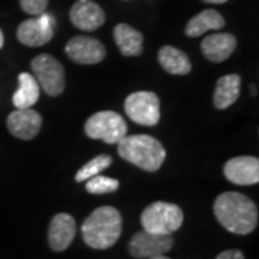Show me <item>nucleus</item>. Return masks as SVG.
I'll return each mask as SVG.
<instances>
[{
	"label": "nucleus",
	"mask_w": 259,
	"mask_h": 259,
	"mask_svg": "<svg viewBox=\"0 0 259 259\" xmlns=\"http://www.w3.org/2000/svg\"><path fill=\"white\" fill-rule=\"evenodd\" d=\"M213 213L223 228L235 235H248L255 231L259 213L248 196L238 192L219 194L213 203Z\"/></svg>",
	"instance_id": "1"
},
{
	"label": "nucleus",
	"mask_w": 259,
	"mask_h": 259,
	"mask_svg": "<svg viewBox=\"0 0 259 259\" xmlns=\"http://www.w3.org/2000/svg\"><path fill=\"white\" fill-rule=\"evenodd\" d=\"M81 232L90 248L108 249L120 239L122 232L121 213L111 206H101L85 219Z\"/></svg>",
	"instance_id": "2"
},
{
	"label": "nucleus",
	"mask_w": 259,
	"mask_h": 259,
	"mask_svg": "<svg viewBox=\"0 0 259 259\" xmlns=\"http://www.w3.org/2000/svg\"><path fill=\"white\" fill-rule=\"evenodd\" d=\"M118 156L146 171H157L166 160L163 144L151 136H125L118 143Z\"/></svg>",
	"instance_id": "3"
},
{
	"label": "nucleus",
	"mask_w": 259,
	"mask_h": 259,
	"mask_svg": "<svg viewBox=\"0 0 259 259\" xmlns=\"http://www.w3.org/2000/svg\"><path fill=\"white\" fill-rule=\"evenodd\" d=\"M183 210L173 203L154 202L141 213L143 231L157 235H173L183 225Z\"/></svg>",
	"instance_id": "4"
},
{
	"label": "nucleus",
	"mask_w": 259,
	"mask_h": 259,
	"mask_svg": "<svg viewBox=\"0 0 259 259\" xmlns=\"http://www.w3.org/2000/svg\"><path fill=\"white\" fill-rule=\"evenodd\" d=\"M127 122L114 111H100L85 122V134L93 140H102L107 144H117L127 136Z\"/></svg>",
	"instance_id": "5"
},
{
	"label": "nucleus",
	"mask_w": 259,
	"mask_h": 259,
	"mask_svg": "<svg viewBox=\"0 0 259 259\" xmlns=\"http://www.w3.org/2000/svg\"><path fill=\"white\" fill-rule=\"evenodd\" d=\"M33 76L39 87L51 97H58L65 90V69L52 55L42 54L32 61Z\"/></svg>",
	"instance_id": "6"
},
{
	"label": "nucleus",
	"mask_w": 259,
	"mask_h": 259,
	"mask_svg": "<svg viewBox=\"0 0 259 259\" xmlns=\"http://www.w3.org/2000/svg\"><path fill=\"white\" fill-rule=\"evenodd\" d=\"M124 108L130 120L140 125L153 127L160 121V100L151 91H140L128 95Z\"/></svg>",
	"instance_id": "7"
},
{
	"label": "nucleus",
	"mask_w": 259,
	"mask_h": 259,
	"mask_svg": "<svg viewBox=\"0 0 259 259\" xmlns=\"http://www.w3.org/2000/svg\"><path fill=\"white\" fill-rule=\"evenodd\" d=\"M171 235H157L150 232H137L130 241L128 250L134 258H153L157 255H164L173 248Z\"/></svg>",
	"instance_id": "8"
},
{
	"label": "nucleus",
	"mask_w": 259,
	"mask_h": 259,
	"mask_svg": "<svg viewBox=\"0 0 259 259\" xmlns=\"http://www.w3.org/2000/svg\"><path fill=\"white\" fill-rule=\"evenodd\" d=\"M19 42L30 48L47 45L54 37V20L48 15L23 20L16 32Z\"/></svg>",
	"instance_id": "9"
},
{
	"label": "nucleus",
	"mask_w": 259,
	"mask_h": 259,
	"mask_svg": "<svg viewBox=\"0 0 259 259\" xmlns=\"http://www.w3.org/2000/svg\"><path fill=\"white\" fill-rule=\"evenodd\" d=\"M65 52L69 59L81 65L100 64L105 58V48L95 37L75 36L72 37L66 47Z\"/></svg>",
	"instance_id": "10"
},
{
	"label": "nucleus",
	"mask_w": 259,
	"mask_h": 259,
	"mask_svg": "<svg viewBox=\"0 0 259 259\" xmlns=\"http://www.w3.org/2000/svg\"><path fill=\"white\" fill-rule=\"evenodd\" d=\"M223 173L233 185H256L259 182V160L252 156L233 157L225 164Z\"/></svg>",
	"instance_id": "11"
},
{
	"label": "nucleus",
	"mask_w": 259,
	"mask_h": 259,
	"mask_svg": "<svg viewBox=\"0 0 259 259\" xmlns=\"http://www.w3.org/2000/svg\"><path fill=\"white\" fill-rule=\"evenodd\" d=\"M6 124L12 136L20 140H32L40 131L42 117L32 108H22L10 112Z\"/></svg>",
	"instance_id": "12"
},
{
	"label": "nucleus",
	"mask_w": 259,
	"mask_h": 259,
	"mask_svg": "<svg viewBox=\"0 0 259 259\" xmlns=\"http://www.w3.org/2000/svg\"><path fill=\"white\" fill-rule=\"evenodd\" d=\"M76 233L75 219L68 213H58L52 218L48 231V242L51 249L62 252L72 243Z\"/></svg>",
	"instance_id": "13"
},
{
	"label": "nucleus",
	"mask_w": 259,
	"mask_h": 259,
	"mask_svg": "<svg viewBox=\"0 0 259 259\" xmlns=\"http://www.w3.org/2000/svg\"><path fill=\"white\" fill-rule=\"evenodd\" d=\"M69 19L75 28L93 32L104 25L105 15L101 6H98L93 0H78L69 12Z\"/></svg>",
	"instance_id": "14"
},
{
	"label": "nucleus",
	"mask_w": 259,
	"mask_h": 259,
	"mask_svg": "<svg viewBox=\"0 0 259 259\" xmlns=\"http://www.w3.org/2000/svg\"><path fill=\"white\" fill-rule=\"evenodd\" d=\"M202 52L212 62H223L236 49V37L231 33H213L202 40Z\"/></svg>",
	"instance_id": "15"
},
{
	"label": "nucleus",
	"mask_w": 259,
	"mask_h": 259,
	"mask_svg": "<svg viewBox=\"0 0 259 259\" xmlns=\"http://www.w3.org/2000/svg\"><path fill=\"white\" fill-rule=\"evenodd\" d=\"M242 79L239 75L231 74L219 78L216 82L214 94H213V104L218 110H226L232 104L238 101L241 93Z\"/></svg>",
	"instance_id": "16"
},
{
	"label": "nucleus",
	"mask_w": 259,
	"mask_h": 259,
	"mask_svg": "<svg viewBox=\"0 0 259 259\" xmlns=\"http://www.w3.org/2000/svg\"><path fill=\"white\" fill-rule=\"evenodd\" d=\"M114 39L124 56H139L143 54L144 37L137 29L127 23H120L114 29Z\"/></svg>",
	"instance_id": "17"
},
{
	"label": "nucleus",
	"mask_w": 259,
	"mask_h": 259,
	"mask_svg": "<svg viewBox=\"0 0 259 259\" xmlns=\"http://www.w3.org/2000/svg\"><path fill=\"white\" fill-rule=\"evenodd\" d=\"M225 26L223 16L213 9H206L200 12L189 20L186 25V35L190 37L202 36L207 30H219Z\"/></svg>",
	"instance_id": "18"
},
{
	"label": "nucleus",
	"mask_w": 259,
	"mask_h": 259,
	"mask_svg": "<svg viewBox=\"0 0 259 259\" xmlns=\"http://www.w3.org/2000/svg\"><path fill=\"white\" fill-rule=\"evenodd\" d=\"M39 94H40V87L35 79V76L28 72H22L19 74V87L16 93L13 94L12 101L16 110L32 108L39 100Z\"/></svg>",
	"instance_id": "19"
},
{
	"label": "nucleus",
	"mask_w": 259,
	"mask_h": 259,
	"mask_svg": "<svg viewBox=\"0 0 259 259\" xmlns=\"http://www.w3.org/2000/svg\"><path fill=\"white\" fill-rule=\"evenodd\" d=\"M158 62L168 74L186 75L192 71V64H190L189 56L177 48H161L158 51Z\"/></svg>",
	"instance_id": "20"
},
{
	"label": "nucleus",
	"mask_w": 259,
	"mask_h": 259,
	"mask_svg": "<svg viewBox=\"0 0 259 259\" xmlns=\"http://www.w3.org/2000/svg\"><path fill=\"white\" fill-rule=\"evenodd\" d=\"M112 164V157L108 154H100L95 158H93L91 161H88L87 164H83L78 171H76V176L75 180L78 183H81L83 180H88L94 176H98L101 171H104L105 168Z\"/></svg>",
	"instance_id": "21"
},
{
	"label": "nucleus",
	"mask_w": 259,
	"mask_h": 259,
	"mask_svg": "<svg viewBox=\"0 0 259 259\" xmlns=\"http://www.w3.org/2000/svg\"><path fill=\"white\" fill-rule=\"evenodd\" d=\"M118 180L107 176H94L88 179L85 189L87 192L91 194H104V193H112L118 189Z\"/></svg>",
	"instance_id": "22"
},
{
	"label": "nucleus",
	"mask_w": 259,
	"mask_h": 259,
	"mask_svg": "<svg viewBox=\"0 0 259 259\" xmlns=\"http://www.w3.org/2000/svg\"><path fill=\"white\" fill-rule=\"evenodd\" d=\"M49 0H20V8L23 12L32 16H39L44 15L47 10Z\"/></svg>",
	"instance_id": "23"
},
{
	"label": "nucleus",
	"mask_w": 259,
	"mask_h": 259,
	"mask_svg": "<svg viewBox=\"0 0 259 259\" xmlns=\"http://www.w3.org/2000/svg\"><path fill=\"white\" fill-rule=\"evenodd\" d=\"M214 259H245L242 250L239 249H228L221 252Z\"/></svg>",
	"instance_id": "24"
},
{
	"label": "nucleus",
	"mask_w": 259,
	"mask_h": 259,
	"mask_svg": "<svg viewBox=\"0 0 259 259\" xmlns=\"http://www.w3.org/2000/svg\"><path fill=\"white\" fill-rule=\"evenodd\" d=\"M204 3H212V5H221V3H226L228 0H203Z\"/></svg>",
	"instance_id": "25"
},
{
	"label": "nucleus",
	"mask_w": 259,
	"mask_h": 259,
	"mask_svg": "<svg viewBox=\"0 0 259 259\" xmlns=\"http://www.w3.org/2000/svg\"><path fill=\"white\" fill-rule=\"evenodd\" d=\"M3 44H5V36H3V32L0 29V49L3 48Z\"/></svg>",
	"instance_id": "26"
},
{
	"label": "nucleus",
	"mask_w": 259,
	"mask_h": 259,
	"mask_svg": "<svg viewBox=\"0 0 259 259\" xmlns=\"http://www.w3.org/2000/svg\"><path fill=\"white\" fill-rule=\"evenodd\" d=\"M148 259H170L164 256V255H157V256H153V258H148Z\"/></svg>",
	"instance_id": "27"
}]
</instances>
